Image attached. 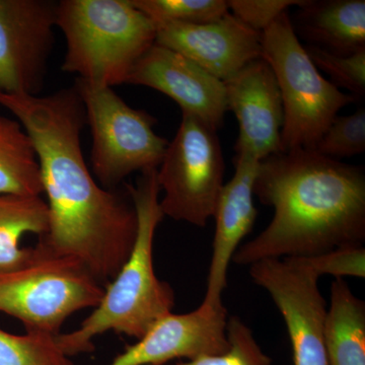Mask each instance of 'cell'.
Listing matches in <instances>:
<instances>
[{
  "label": "cell",
  "mask_w": 365,
  "mask_h": 365,
  "mask_svg": "<svg viewBox=\"0 0 365 365\" xmlns=\"http://www.w3.org/2000/svg\"><path fill=\"white\" fill-rule=\"evenodd\" d=\"M128 85L143 86L174 100L216 131L227 111L225 83L174 50L155 44L137 61Z\"/></svg>",
  "instance_id": "4fadbf2b"
},
{
  "label": "cell",
  "mask_w": 365,
  "mask_h": 365,
  "mask_svg": "<svg viewBox=\"0 0 365 365\" xmlns=\"http://www.w3.org/2000/svg\"><path fill=\"white\" fill-rule=\"evenodd\" d=\"M260 163L249 155H235V175L223 185L216 204L215 237L203 304L222 306L227 287V271L234 255L253 230L258 216L254 187Z\"/></svg>",
  "instance_id": "9a60e30c"
},
{
  "label": "cell",
  "mask_w": 365,
  "mask_h": 365,
  "mask_svg": "<svg viewBox=\"0 0 365 365\" xmlns=\"http://www.w3.org/2000/svg\"><path fill=\"white\" fill-rule=\"evenodd\" d=\"M304 49L317 68L331 76L334 86L346 88L359 98L364 96L365 50L344 56L316 46L306 45Z\"/></svg>",
  "instance_id": "cb8c5ba5"
},
{
  "label": "cell",
  "mask_w": 365,
  "mask_h": 365,
  "mask_svg": "<svg viewBox=\"0 0 365 365\" xmlns=\"http://www.w3.org/2000/svg\"><path fill=\"white\" fill-rule=\"evenodd\" d=\"M227 110L239 123L235 155L265 160L281 151L282 98L279 86L266 60H254L225 81Z\"/></svg>",
  "instance_id": "7c38bea8"
},
{
  "label": "cell",
  "mask_w": 365,
  "mask_h": 365,
  "mask_svg": "<svg viewBox=\"0 0 365 365\" xmlns=\"http://www.w3.org/2000/svg\"><path fill=\"white\" fill-rule=\"evenodd\" d=\"M0 365H73L59 347L57 335L26 332L14 335L0 329Z\"/></svg>",
  "instance_id": "ffe728a7"
},
{
  "label": "cell",
  "mask_w": 365,
  "mask_h": 365,
  "mask_svg": "<svg viewBox=\"0 0 365 365\" xmlns=\"http://www.w3.org/2000/svg\"><path fill=\"white\" fill-rule=\"evenodd\" d=\"M0 105L23 125L37 153L49 211L48 232L38 242L76 259L107 287L133 249L137 215L128 192L103 188L86 165L81 145L86 118L78 88L45 97L0 93Z\"/></svg>",
  "instance_id": "6da1fadb"
},
{
  "label": "cell",
  "mask_w": 365,
  "mask_h": 365,
  "mask_svg": "<svg viewBox=\"0 0 365 365\" xmlns=\"http://www.w3.org/2000/svg\"><path fill=\"white\" fill-rule=\"evenodd\" d=\"M216 132L193 115L182 113L179 129L158 168L163 215L198 227L213 218L225 170Z\"/></svg>",
  "instance_id": "ba28073f"
},
{
  "label": "cell",
  "mask_w": 365,
  "mask_h": 365,
  "mask_svg": "<svg viewBox=\"0 0 365 365\" xmlns=\"http://www.w3.org/2000/svg\"><path fill=\"white\" fill-rule=\"evenodd\" d=\"M155 44L174 50L222 83L262 56L261 33L234 14L203 25L160 23Z\"/></svg>",
  "instance_id": "5bb4252c"
},
{
  "label": "cell",
  "mask_w": 365,
  "mask_h": 365,
  "mask_svg": "<svg viewBox=\"0 0 365 365\" xmlns=\"http://www.w3.org/2000/svg\"><path fill=\"white\" fill-rule=\"evenodd\" d=\"M76 86L91 132V168L103 188L160 167L169 141L153 130L155 117L127 105L109 86L79 78Z\"/></svg>",
  "instance_id": "52a82bcc"
},
{
  "label": "cell",
  "mask_w": 365,
  "mask_h": 365,
  "mask_svg": "<svg viewBox=\"0 0 365 365\" xmlns=\"http://www.w3.org/2000/svg\"><path fill=\"white\" fill-rule=\"evenodd\" d=\"M41 194L42 176L32 138L18 120L0 116V195Z\"/></svg>",
  "instance_id": "d6986e66"
},
{
  "label": "cell",
  "mask_w": 365,
  "mask_h": 365,
  "mask_svg": "<svg viewBox=\"0 0 365 365\" xmlns=\"http://www.w3.org/2000/svg\"><path fill=\"white\" fill-rule=\"evenodd\" d=\"M254 195L272 220L232 258L239 266L309 258L365 242V173L314 150L282 151L262 160Z\"/></svg>",
  "instance_id": "7a4b0ae2"
},
{
  "label": "cell",
  "mask_w": 365,
  "mask_h": 365,
  "mask_svg": "<svg viewBox=\"0 0 365 365\" xmlns=\"http://www.w3.org/2000/svg\"><path fill=\"white\" fill-rule=\"evenodd\" d=\"M314 151L323 157L339 160L365 151V110L336 117L317 143Z\"/></svg>",
  "instance_id": "603a6c76"
},
{
  "label": "cell",
  "mask_w": 365,
  "mask_h": 365,
  "mask_svg": "<svg viewBox=\"0 0 365 365\" xmlns=\"http://www.w3.org/2000/svg\"><path fill=\"white\" fill-rule=\"evenodd\" d=\"M155 24L203 25L223 18L228 11L225 0H131Z\"/></svg>",
  "instance_id": "44dd1931"
},
{
  "label": "cell",
  "mask_w": 365,
  "mask_h": 365,
  "mask_svg": "<svg viewBox=\"0 0 365 365\" xmlns=\"http://www.w3.org/2000/svg\"><path fill=\"white\" fill-rule=\"evenodd\" d=\"M292 20L297 37L337 55L365 50L364 0H304Z\"/></svg>",
  "instance_id": "2e32d148"
},
{
  "label": "cell",
  "mask_w": 365,
  "mask_h": 365,
  "mask_svg": "<svg viewBox=\"0 0 365 365\" xmlns=\"http://www.w3.org/2000/svg\"><path fill=\"white\" fill-rule=\"evenodd\" d=\"M261 57L272 68L282 98L280 153L314 150L338 112L359 98L346 95L322 76L287 11L261 34Z\"/></svg>",
  "instance_id": "5b68a950"
},
{
  "label": "cell",
  "mask_w": 365,
  "mask_h": 365,
  "mask_svg": "<svg viewBox=\"0 0 365 365\" xmlns=\"http://www.w3.org/2000/svg\"><path fill=\"white\" fill-rule=\"evenodd\" d=\"M104 294L81 262L39 242L21 267L0 273V312L20 319L26 332L58 335L69 317L95 309Z\"/></svg>",
  "instance_id": "8992f818"
},
{
  "label": "cell",
  "mask_w": 365,
  "mask_h": 365,
  "mask_svg": "<svg viewBox=\"0 0 365 365\" xmlns=\"http://www.w3.org/2000/svg\"><path fill=\"white\" fill-rule=\"evenodd\" d=\"M137 215L133 249L93 313L79 328L58 334L57 342L66 356L93 350V340L106 332L140 339L160 319L173 313L175 292L158 279L153 266V242L163 215L160 205L158 169L145 170L136 185H127Z\"/></svg>",
  "instance_id": "3957f363"
},
{
  "label": "cell",
  "mask_w": 365,
  "mask_h": 365,
  "mask_svg": "<svg viewBox=\"0 0 365 365\" xmlns=\"http://www.w3.org/2000/svg\"><path fill=\"white\" fill-rule=\"evenodd\" d=\"M56 16L66 42L62 71L93 85L126 83L157 40L155 24L131 0H61Z\"/></svg>",
  "instance_id": "277c9868"
},
{
  "label": "cell",
  "mask_w": 365,
  "mask_h": 365,
  "mask_svg": "<svg viewBox=\"0 0 365 365\" xmlns=\"http://www.w3.org/2000/svg\"><path fill=\"white\" fill-rule=\"evenodd\" d=\"M227 339V350L220 354L165 365H273L272 359L257 342L253 331L239 317L228 319Z\"/></svg>",
  "instance_id": "7402d4cb"
},
{
  "label": "cell",
  "mask_w": 365,
  "mask_h": 365,
  "mask_svg": "<svg viewBox=\"0 0 365 365\" xmlns=\"http://www.w3.org/2000/svg\"><path fill=\"white\" fill-rule=\"evenodd\" d=\"M324 334L328 365H365V304L344 279L331 285Z\"/></svg>",
  "instance_id": "e0dca14e"
},
{
  "label": "cell",
  "mask_w": 365,
  "mask_h": 365,
  "mask_svg": "<svg viewBox=\"0 0 365 365\" xmlns=\"http://www.w3.org/2000/svg\"><path fill=\"white\" fill-rule=\"evenodd\" d=\"M255 284L268 292L284 321L294 365H328L326 300L319 277L300 258L269 259L249 267Z\"/></svg>",
  "instance_id": "9c48e42d"
},
{
  "label": "cell",
  "mask_w": 365,
  "mask_h": 365,
  "mask_svg": "<svg viewBox=\"0 0 365 365\" xmlns=\"http://www.w3.org/2000/svg\"><path fill=\"white\" fill-rule=\"evenodd\" d=\"M49 211L41 196L0 195V273L21 267L32 253L20 242L26 234L48 232Z\"/></svg>",
  "instance_id": "ac0fdd59"
},
{
  "label": "cell",
  "mask_w": 365,
  "mask_h": 365,
  "mask_svg": "<svg viewBox=\"0 0 365 365\" xmlns=\"http://www.w3.org/2000/svg\"><path fill=\"white\" fill-rule=\"evenodd\" d=\"M57 2L0 0V93L38 96L55 43Z\"/></svg>",
  "instance_id": "30bf717a"
},
{
  "label": "cell",
  "mask_w": 365,
  "mask_h": 365,
  "mask_svg": "<svg viewBox=\"0 0 365 365\" xmlns=\"http://www.w3.org/2000/svg\"><path fill=\"white\" fill-rule=\"evenodd\" d=\"M227 321L225 304L202 302L190 313H170L108 365H165L220 354L228 348Z\"/></svg>",
  "instance_id": "8fae6325"
},
{
  "label": "cell",
  "mask_w": 365,
  "mask_h": 365,
  "mask_svg": "<svg viewBox=\"0 0 365 365\" xmlns=\"http://www.w3.org/2000/svg\"><path fill=\"white\" fill-rule=\"evenodd\" d=\"M318 277L330 275L335 279L365 277V248L352 245L330 250L326 253L300 258Z\"/></svg>",
  "instance_id": "d4e9b609"
},
{
  "label": "cell",
  "mask_w": 365,
  "mask_h": 365,
  "mask_svg": "<svg viewBox=\"0 0 365 365\" xmlns=\"http://www.w3.org/2000/svg\"><path fill=\"white\" fill-rule=\"evenodd\" d=\"M304 0H230L228 11L245 25L263 33L290 6H299Z\"/></svg>",
  "instance_id": "484cf974"
}]
</instances>
